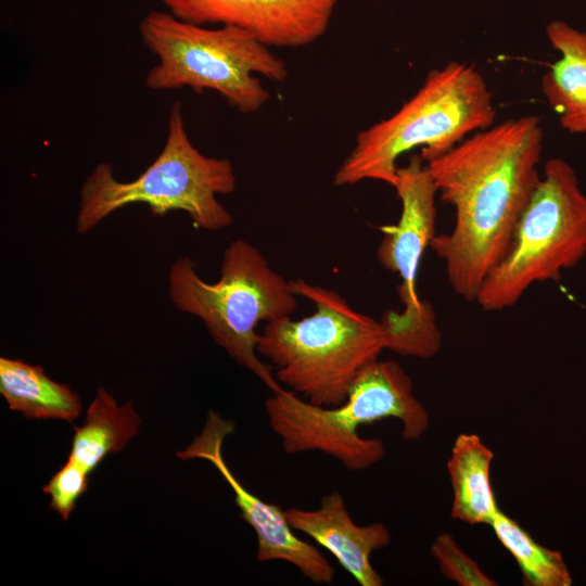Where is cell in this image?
Segmentation results:
<instances>
[{"label":"cell","mask_w":586,"mask_h":586,"mask_svg":"<svg viewBox=\"0 0 586 586\" xmlns=\"http://www.w3.org/2000/svg\"><path fill=\"white\" fill-rule=\"evenodd\" d=\"M543 138L537 116L509 118L425 162L437 195L455 209L451 231L436 234L430 247L468 302L506 254L540 179Z\"/></svg>","instance_id":"cell-1"},{"label":"cell","mask_w":586,"mask_h":586,"mask_svg":"<svg viewBox=\"0 0 586 586\" xmlns=\"http://www.w3.org/2000/svg\"><path fill=\"white\" fill-rule=\"evenodd\" d=\"M294 292L315 305L300 320L291 316L266 322L257 353L276 367V379L310 404H343L357 375L387 349L382 320L354 309L337 292L291 281Z\"/></svg>","instance_id":"cell-2"},{"label":"cell","mask_w":586,"mask_h":586,"mask_svg":"<svg viewBox=\"0 0 586 586\" xmlns=\"http://www.w3.org/2000/svg\"><path fill=\"white\" fill-rule=\"evenodd\" d=\"M493 94L471 64L453 61L432 69L418 91L393 115L360 131L337 168L333 183L364 180L395 187L397 161L421 148L428 162L475 131L495 124Z\"/></svg>","instance_id":"cell-3"},{"label":"cell","mask_w":586,"mask_h":586,"mask_svg":"<svg viewBox=\"0 0 586 586\" xmlns=\"http://www.w3.org/2000/svg\"><path fill=\"white\" fill-rule=\"evenodd\" d=\"M265 411L286 454L320 451L352 471L365 470L385 455L383 442L362 437L359 426L395 418L402 436L412 441L430 423L411 378L394 360L377 359L362 369L340 406H317L285 388L266 399Z\"/></svg>","instance_id":"cell-4"},{"label":"cell","mask_w":586,"mask_h":586,"mask_svg":"<svg viewBox=\"0 0 586 586\" xmlns=\"http://www.w3.org/2000/svg\"><path fill=\"white\" fill-rule=\"evenodd\" d=\"M168 292L178 310L203 321L213 341L272 394L285 390L257 356L256 328L262 321L291 316L297 295L257 247L242 239L230 243L222 254L220 278L213 283L200 277L190 257H180L169 268Z\"/></svg>","instance_id":"cell-5"},{"label":"cell","mask_w":586,"mask_h":586,"mask_svg":"<svg viewBox=\"0 0 586 586\" xmlns=\"http://www.w3.org/2000/svg\"><path fill=\"white\" fill-rule=\"evenodd\" d=\"M237 177L228 158L209 157L191 142L181 102L169 112L163 150L136 179L120 181L110 163H99L79 192L76 231L86 234L114 212L130 204L148 205L154 216L173 211L189 215L193 225L216 231L232 225L229 211L218 201L234 191Z\"/></svg>","instance_id":"cell-6"},{"label":"cell","mask_w":586,"mask_h":586,"mask_svg":"<svg viewBox=\"0 0 586 586\" xmlns=\"http://www.w3.org/2000/svg\"><path fill=\"white\" fill-rule=\"evenodd\" d=\"M142 42L158 62L145 76L152 90L190 87L219 93L243 114L257 112L270 94L255 74L288 77L285 63L255 35L238 26L208 28L151 11L138 25Z\"/></svg>","instance_id":"cell-7"},{"label":"cell","mask_w":586,"mask_h":586,"mask_svg":"<svg viewBox=\"0 0 586 586\" xmlns=\"http://www.w3.org/2000/svg\"><path fill=\"white\" fill-rule=\"evenodd\" d=\"M586 255V195L573 167L547 161L510 245L474 302L485 311L514 306L536 282L558 281Z\"/></svg>","instance_id":"cell-8"},{"label":"cell","mask_w":586,"mask_h":586,"mask_svg":"<svg viewBox=\"0 0 586 586\" xmlns=\"http://www.w3.org/2000/svg\"><path fill=\"white\" fill-rule=\"evenodd\" d=\"M233 431L232 421L212 410L201 434L177 453V457L182 460H206L221 474L234 494L241 518L256 535V559L259 562L285 561L313 583L331 584L335 572L323 553L295 535L280 506L251 493L229 469L222 456V443Z\"/></svg>","instance_id":"cell-9"},{"label":"cell","mask_w":586,"mask_h":586,"mask_svg":"<svg viewBox=\"0 0 586 586\" xmlns=\"http://www.w3.org/2000/svg\"><path fill=\"white\" fill-rule=\"evenodd\" d=\"M168 12L195 25L249 30L267 47L297 48L327 30L340 0H160Z\"/></svg>","instance_id":"cell-10"},{"label":"cell","mask_w":586,"mask_h":586,"mask_svg":"<svg viewBox=\"0 0 586 586\" xmlns=\"http://www.w3.org/2000/svg\"><path fill=\"white\" fill-rule=\"evenodd\" d=\"M394 189L402 204L396 225L382 228L377 259L400 279L397 288L403 309L420 310L424 304L417 292V276L422 256L436 235L437 189L421 155L410 156L398 167Z\"/></svg>","instance_id":"cell-11"},{"label":"cell","mask_w":586,"mask_h":586,"mask_svg":"<svg viewBox=\"0 0 586 586\" xmlns=\"http://www.w3.org/2000/svg\"><path fill=\"white\" fill-rule=\"evenodd\" d=\"M284 514L294 530L327 549L360 586L383 584L372 566L371 555L391 543L392 535L385 524H356L339 492L324 495L317 509L289 508Z\"/></svg>","instance_id":"cell-12"},{"label":"cell","mask_w":586,"mask_h":586,"mask_svg":"<svg viewBox=\"0 0 586 586\" xmlns=\"http://www.w3.org/2000/svg\"><path fill=\"white\" fill-rule=\"evenodd\" d=\"M546 35L560 59L542 77V91L570 133L586 132V33L552 21Z\"/></svg>","instance_id":"cell-13"},{"label":"cell","mask_w":586,"mask_h":586,"mask_svg":"<svg viewBox=\"0 0 586 586\" xmlns=\"http://www.w3.org/2000/svg\"><path fill=\"white\" fill-rule=\"evenodd\" d=\"M493 450L472 433L459 434L447 461L453 488L450 515L461 522L491 524L499 510L491 484Z\"/></svg>","instance_id":"cell-14"},{"label":"cell","mask_w":586,"mask_h":586,"mask_svg":"<svg viewBox=\"0 0 586 586\" xmlns=\"http://www.w3.org/2000/svg\"><path fill=\"white\" fill-rule=\"evenodd\" d=\"M0 393L9 408L29 419L78 418L79 396L67 385L49 378L40 366L0 358Z\"/></svg>","instance_id":"cell-15"},{"label":"cell","mask_w":586,"mask_h":586,"mask_svg":"<svg viewBox=\"0 0 586 586\" xmlns=\"http://www.w3.org/2000/svg\"><path fill=\"white\" fill-rule=\"evenodd\" d=\"M141 424L131 402L117 405L103 387L97 390L85 421L75 426L68 458L92 473L107 455L122 451Z\"/></svg>","instance_id":"cell-16"},{"label":"cell","mask_w":586,"mask_h":586,"mask_svg":"<svg viewBox=\"0 0 586 586\" xmlns=\"http://www.w3.org/2000/svg\"><path fill=\"white\" fill-rule=\"evenodd\" d=\"M489 525L517 561L525 585H571L572 579L560 552L539 545L515 520L500 510Z\"/></svg>","instance_id":"cell-17"},{"label":"cell","mask_w":586,"mask_h":586,"mask_svg":"<svg viewBox=\"0 0 586 586\" xmlns=\"http://www.w3.org/2000/svg\"><path fill=\"white\" fill-rule=\"evenodd\" d=\"M381 320L387 330V349L398 355L431 358L442 347L436 314L428 301L419 311L387 310Z\"/></svg>","instance_id":"cell-18"},{"label":"cell","mask_w":586,"mask_h":586,"mask_svg":"<svg viewBox=\"0 0 586 586\" xmlns=\"http://www.w3.org/2000/svg\"><path fill=\"white\" fill-rule=\"evenodd\" d=\"M432 556L437 561L442 573L460 586H495L491 578L447 534H440L431 546Z\"/></svg>","instance_id":"cell-19"},{"label":"cell","mask_w":586,"mask_h":586,"mask_svg":"<svg viewBox=\"0 0 586 586\" xmlns=\"http://www.w3.org/2000/svg\"><path fill=\"white\" fill-rule=\"evenodd\" d=\"M89 474L68 458L42 487L43 493L50 497L49 508L58 512L63 521H67L77 500L87 492Z\"/></svg>","instance_id":"cell-20"}]
</instances>
